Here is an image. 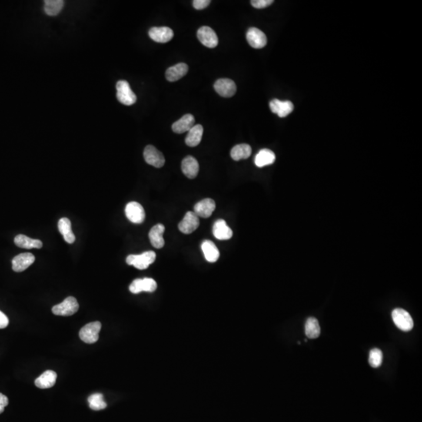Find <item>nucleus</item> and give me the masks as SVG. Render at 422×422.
Wrapping results in <instances>:
<instances>
[{"instance_id": "nucleus-9", "label": "nucleus", "mask_w": 422, "mask_h": 422, "mask_svg": "<svg viewBox=\"0 0 422 422\" xmlns=\"http://www.w3.org/2000/svg\"><path fill=\"white\" fill-rule=\"evenodd\" d=\"M157 284L155 280L150 277L134 280L129 286L130 291L134 294H138L141 292L153 293L157 290Z\"/></svg>"}, {"instance_id": "nucleus-1", "label": "nucleus", "mask_w": 422, "mask_h": 422, "mask_svg": "<svg viewBox=\"0 0 422 422\" xmlns=\"http://www.w3.org/2000/svg\"><path fill=\"white\" fill-rule=\"evenodd\" d=\"M116 88L117 98L121 104L126 106H131L135 104L137 100L136 95L133 92L128 81L124 80L117 81Z\"/></svg>"}, {"instance_id": "nucleus-6", "label": "nucleus", "mask_w": 422, "mask_h": 422, "mask_svg": "<svg viewBox=\"0 0 422 422\" xmlns=\"http://www.w3.org/2000/svg\"><path fill=\"white\" fill-rule=\"evenodd\" d=\"M125 214L127 218L134 224H141L145 220V210L143 206L137 202H131L127 204Z\"/></svg>"}, {"instance_id": "nucleus-35", "label": "nucleus", "mask_w": 422, "mask_h": 422, "mask_svg": "<svg viewBox=\"0 0 422 422\" xmlns=\"http://www.w3.org/2000/svg\"><path fill=\"white\" fill-rule=\"evenodd\" d=\"M8 404H9V400L7 398V396L3 393H0V413L4 411V408Z\"/></svg>"}, {"instance_id": "nucleus-31", "label": "nucleus", "mask_w": 422, "mask_h": 422, "mask_svg": "<svg viewBox=\"0 0 422 422\" xmlns=\"http://www.w3.org/2000/svg\"><path fill=\"white\" fill-rule=\"evenodd\" d=\"M89 407L91 410H104L107 407V403L104 400V396L101 393H95L91 395L88 399Z\"/></svg>"}, {"instance_id": "nucleus-26", "label": "nucleus", "mask_w": 422, "mask_h": 422, "mask_svg": "<svg viewBox=\"0 0 422 422\" xmlns=\"http://www.w3.org/2000/svg\"><path fill=\"white\" fill-rule=\"evenodd\" d=\"M59 231L62 234L64 240L69 244H72L75 241V236L71 229V222L67 217H63L58 222Z\"/></svg>"}, {"instance_id": "nucleus-4", "label": "nucleus", "mask_w": 422, "mask_h": 422, "mask_svg": "<svg viewBox=\"0 0 422 422\" xmlns=\"http://www.w3.org/2000/svg\"><path fill=\"white\" fill-rule=\"evenodd\" d=\"M79 309V304L74 297L66 298L62 303L54 306L52 308L53 313L58 316H71L75 314Z\"/></svg>"}, {"instance_id": "nucleus-21", "label": "nucleus", "mask_w": 422, "mask_h": 422, "mask_svg": "<svg viewBox=\"0 0 422 422\" xmlns=\"http://www.w3.org/2000/svg\"><path fill=\"white\" fill-rule=\"evenodd\" d=\"M195 125V118L192 114H185L181 119L172 124V130L177 134H182L190 131Z\"/></svg>"}, {"instance_id": "nucleus-5", "label": "nucleus", "mask_w": 422, "mask_h": 422, "mask_svg": "<svg viewBox=\"0 0 422 422\" xmlns=\"http://www.w3.org/2000/svg\"><path fill=\"white\" fill-rule=\"evenodd\" d=\"M102 324L100 321L91 322L84 325L79 333L80 339L88 344H92L98 341L99 333L101 330Z\"/></svg>"}, {"instance_id": "nucleus-27", "label": "nucleus", "mask_w": 422, "mask_h": 422, "mask_svg": "<svg viewBox=\"0 0 422 422\" xmlns=\"http://www.w3.org/2000/svg\"><path fill=\"white\" fill-rule=\"evenodd\" d=\"M14 243L20 248L23 249H41L42 247V242L39 240H34L29 238L24 235H18L14 239Z\"/></svg>"}, {"instance_id": "nucleus-8", "label": "nucleus", "mask_w": 422, "mask_h": 422, "mask_svg": "<svg viewBox=\"0 0 422 422\" xmlns=\"http://www.w3.org/2000/svg\"><path fill=\"white\" fill-rule=\"evenodd\" d=\"M197 38L207 48H214L218 45V38L215 31L210 27L204 26L197 31Z\"/></svg>"}, {"instance_id": "nucleus-29", "label": "nucleus", "mask_w": 422, "mask_h": 422, "mask_svg": "<svg viewBox=\"0 0 422 422\" xmlns=\"http://www.w3.org/2000/svg\"><path fill=\"white\" fill-rule=\"evenodd\" d=\"M305 334L309 339H317L320 334V327L315 317H309L306 321Z\"/></svg>"}, {"instance_id": "nucleus-23", "label": "nucleus", "mask_w": 422, "mask_h": 422, "mask_svg": "<svg viewBox=\"0 0 422 422\" xmlns=\"http://www.w3.org/2000/svg\"><path fill=\"white\" fill-rule=\"evenodd\" d=\"M201 249L204 253L206 260L210 263H214L217 261L220 257V252L213 242L210 240H205L203 242L201 245Z\"/></svg>"}, {"instance_id": "nucleus-33", "label": "nucleus", "mask_w": 422, "mask_h": 422, "mask_svg": "<svg viewBox=\"0 0 422 422\" xmlns=\"http://www.w3.org/2000/svg\"><path fill=\"white\" fill-rule=\"evenodd\" d=\"M251 5L256 9H263L271 6L274 3L273 0H252Z\"/></svg>"}, {"instance_id": "nucleus-32", "label": "nucleus", "mask_w": 422, "mask_h": 422, "mask_svg": "<svg viewBox=\"0 0 422 422\" xmlns=\"http://www.w3.org/2000/svg\"><path fill=\"white\" fill-rule=\"evenodd\" d=\"M383 352L379 349L374 348L370 350L369 353V364L372 367H379L383 363Z\"/></svg>"}, {"instance_id": "nucleus-28", "label": "nucleus", "mask_w": 422, "mask_h": 422, "mask_svg": "<svg viewBox=\"0 0 422 422\" xmlns=\"http://www.w3.org/2000/svg\"><path fill=\"white\" fill-rule=\"evenodd\" d=\"M252 154L251 147L248 144H240L233 147L231 150V157L236 161L249 158Z\"/></svg>"}, {"instance_id": "nucleus-13", "label": "nucleus", "mask_w": 422, "mask_h": 422, "mask_svg": "<svg viewBox=\"0 0 422 422\" xmlns=\"http://www.w3.org/2000/svg\"><path fill=\"white\" fill-rule=\"evenodd\" d=\"M247 39L250 46L254 49H262L267 45V37L262 31L257 28H249Z\"/></svg>"}, {"instance_id": "nucleus-3", "label": "nucleus", "mask_w": 422, "mask_h": 422, "mask_svg": "<svg viewBox=\"0 0 422 422\" xmlns=\"http://www.w3.org/2000/svg\"><path fill=\"white\" fill-rule=\"evenodd\" d=\"M393 322L403 332H409L413 327V320L407 310L396 308L392 313Z\"/></svg>"}, {"instance_id": "nucleus-16", "label": "nucleus", "mask_w": 422, "mask_h": 422, "mask_svg": "<svg viewBox=\"0 0 422 422\" xmlns=\"http://www.w3.org/2000/svg\"><path fill=\"white\" fill-rule=\"evenodd\" d=\"M270 108L271 111L274 114H277L278 117H286L293 112L294 106L290 101H281L277 99H274L270 102Z\"/></svg>"}, {"instance_id": "nucleus-36", "label": "nucleus", "mask_w": 422, "mask_h": 422, "mask_svg": "<svg viewBox=\"0 0 422 422\" xmlns=\"http://www.w3.org/2000/svg\"><path fill=\"white\" fill-rule=\"evenodd\" d=\"M9 324V319L2 311H0V329H5Z\"/></svg>"}, {"instance_id": "nucleus-11", "label": "nucleus", "mask_w": 422, "mask_h": 422, "mask_svg": "<svg viewBox=\"0 0 422 422\" xmlns=\"http://www.w3.org/2000/svg\"><path fill=\"white\" fill-rule=\"evenodd\" d=\"M200 226V219L194 212L189 211L178 224V229L184 234H191Z\"/></svg>"}, {"instance_id": "nucleus-30", "label": "nucleus", "mask_w": 422, "mask_h": 422, "mask_svg": "<svg viewBox=\"0 0 422 422\" xmlns=\"http://www.w3.org/2000/svg\"><path fill=\"white\" fill-rule=\"evenodd\" d=\"M64 2L63 0H45L44 11L49 16H57L62 11Z\"/></svg>"}, {"instance_id": "nucleus-19", "label": "nucleus", "mask_w": 422, "mask_h": 422, "mask_svg": "<svg viewBox=\"0 0 422 422\" xmlns=\"http://www.w3.org/2000/svg\"><path fill=\"white\" fill-rule=\"evenodd\" d=\"M213 234L219 240H228L232 237L233 232L226 221L223 219L217 220L213 226Z\"/></svg>"}, {"instance_id": "nucleus-7", "label": "nucleus", "mask_w": 422, "mask_h": 422, "mask_svg": "<svg viewBox=\"0 0 422 422\" xmlns=\"http://www.w3.org/2000/svg\"><path fill=\"white\" fill-rule=\"evenodd\" d=\"M144 159L146 162L157 168H160L165 164V158L161 152L159 151L154 146H147L144 150Z\"/></svg>"}, {"instance_id": "nucleus-18", "label": "nucleus", "mask_w": 422, "mask_h": 422, "mask_svg": "<svg viewBox=\"0 0 422 422\" xmlns=\"http://www.w3.org/2000/svg\"><path fill=\"white\" fill-rule=\"evenodd\" d=\"M165 231V227L162 224H158L154 226L149 233V238L152 246L157 249H161L164 247L165 241L164 239V233Z\"/></svg>"}, {"instance_id": "nucleus-12", "label": "nucleus", "mask_w": 422, "mask_h": 422, "mask_svg": "<svg viewBox=\"0 0 422 422\" xmlns=\"http://www.w3.org/2000/svg\"><path fill=\"white\" fill-rule=\"evenodd\" d=\"M152 40L159 43H166L174 37V31L168 27H154L149 31Z\"/></svg>"}, {"instance_id": "nucleus-2", "label": "nucleus", "mask_w": 422, "mask_h": 422, "mask_svg": "<svg viewBox=\"0 0 422 422\" xmlns=\"http://www.w3.org/2000/svg\"><path fill=\"white\" fill-rule=\"evenodd\" d=\"M156 256L155 252L154 251H147L142 253L140 255H131L128 256L126 259V262L128 265L134 266L135 268L139 269V270H145L148 268L150 264H153L155 261Z\"/></svg>"}, {"instance_id": "nucleus-34", "label": "nucleus", "mask_w": 422, "mask_h": 422, "mask_svg": "<svg viewBox=\"0 0 422 422\" xmlns=\"http://www.w3.org/2000/svg\"><path fill=\"white\" fill-rule=\"evenodd\" d=\"M210 4V0H194L193 2V7L196 10H198V11L205 9L206 7H208Z\"/></svg>"}, {"instance_id": "nucleus-25", "label": "nucleus", "mask_w": 422, "mask_h": 422, "mask_svg": "<svg viewBox=\"0 0 422 422\" xmlns=\"http://www.w3.org/2000/svg\"><path fill=\"white\" fill-rule=\"evenodd\" d=\"M274 161H275V154H274V152L268 149H263L260 150L254 160L256 166L258 167L271 165L274 163Z\"/></svg>"}, {"instance_id": "nucleus-15", "label": "nucleus", "mask_w": 422, "mask_h": 422, "mask_svg": "<svg viewBox=\"0 0 422 422\" xmlns=\"http://www.w3.org/2000/svg\"><path fill=\"white\" fill-rule=\"evenodd\" d=\"M215 208L216 204L214 200L209 198L204 199L196 204L193 212L195 213L198 217L208 218L212 215Z\"/></svg>"}, {"instance_id": "nucleus-20", "label": "nucleus", "mask_w": 422, "mask_h": 422, "mask_svg": "<svg viewBox=\"0 0 422 422\" xmlns=\"http://www.w3.org/2000/svg\"><path fill=\"white\" fill-rule=\"evenodd\" d=\"M188 65L184 63H180V64L169 67L166 71V78L167 81H171V82L178 81L188 73Z\"/></svg>"}, {"instance_id": "nucleus-22", "label": "nucleus", "mask_w": 422, "mask_h": 422, "mask_svg": "<svg viewBox=\"0 0 422 422\" xmlns=\"http://www.w3.org/2000/svg\"><path fill=\"white\" fill-rule=\"evenodd\" d=\"M57 374L52 370H48L42 373L35 380V384L39 389H50L55 385Z\"/></svg>"}, {"instance_id": "nucleus-17", "label": "nucleus", "mask_w": 422, "mask_h": 422, "mask_svg": "<svg viewBox=\"0 0 422 422\" xmlns=\"http://www.w3.org/2000/svg\"><path fill=\"white\" fill-rule=\"evenodd\" d=\"M181 170L187 178L190 179L195 178L200 171V166L197 159L192 156L184 158L181 162Z\"/></svg>"}, {"instance_id": "nucleus-24", "label": "nucleus", "mask_w": 422, "mask_h": 422, "mask_svg": "<svg viewBox=\"0 0 422 422\" xmlns=\"http://www.w3.org/2000/svg\"><path fill=\"white\" fill-rule=\"evenodd\" d=\"M204 134V128L201 124H195L193 128L188 131L185 143L190 147H196L200 144Z\"/></svg>"}, {"instance_id": "nucleus-10", "label": "nucleus", "mask_w": 422, "mask_h": 422, "mask_svg": "<svg viewBox=\"0 0 422 422\" xmlns=\"http://www.w3.org/2000/svg\"><path fill=\"white\" fill-rule=\"evenodd\" d=\"M214 88L217 91V93L225 98L233 97L237 90L236 83L228 78H221V79L217 80L214 83Z\"/></svg>"}, {"instance_id": "nucleus-14", "label": "nucleus", "mask_w": 422, "mask_h": 422, "mask_svg": "<svg viewBox=\"0 0 422 422\" xmlns=\"http://www.w3.org/2000/svg\"><path fill=\"white\" fill-rule=\"evenodd\" d=\"M35 256L33 255L32 253H21L13 259V270L16 272H22L35 262Z\"/></svg>"}]
</instances>
